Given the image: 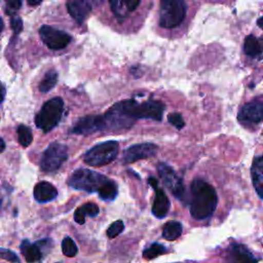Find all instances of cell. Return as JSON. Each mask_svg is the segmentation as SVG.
Segmentation results:
<instances>
[{"mask_svg":"<svg viewBox=\"0 0 263 263\" xmlns=\"http://www.w3.org/2000/svg\"><path fill=\"white\" fill-rule=\"evenodd\" d=\"M111 181V179L106 176L87 170V168H79L73 172L71 177L69 178L68 184L70 187L76 190H83L87 192H98Z\"/></svg>","mask_w":263,"mask_h":263,"instance_id":"3","label":"cell"},{"mask_svg":"<svg viewBox=\"0 0 263 263\" xmlns=\"http://www.w3.org/2000/svg\"><path fill=\"white\" fill-rule=\"evenodd\" d=\"M167 121L178 129L183 128L184 125H185L184 119H183V117L180 113H171V114H168L167 115Z\"/></svg>","mask_w":263,"mask_h":263,"instance_id":"28","label":"cell"},{"mask_svg":"<svg viewBox=\"0 0 263 263\" xmlns=\"http://www.w3.org/2000/svg\"><path fill=\"white\" fill-rule=\"evenodd\" d=\"M62 252L67 257H74L78 253L77 246L71 237L66 236L63 239V241H62Z\"/></svg>","mask_w":263,"mask_h":263,"instance_id":"26","label":"cell"},{"mask_svg":"<svg viewBox=\"0 0 263 263\" xmlns=\"http://www.w3.org/2000/svg\"><path fill=\"white\" fill-rule=\"evenodd\" d=\"M158 175L161 178L164 186L180 200H183L186 195L185 187L182 179L177 175V173L166 163L159 162L157 164Z\"/></svg>","mask_w":263,"mask_h":263,"instance_id":"8","label":"cell"},{"mask_svg":"<svg viewBox=\"0 0 263 263\" xmlns=\"http://www.w3.org/2000/svg\"><path fill=\"white\" fill-rule=\"evenodd\" d=\"M251 175L254 188L263 199V155L254 159L251 167Z\"/></svg>","mask_w":263,"mask_h":263,"instance_id":"18","label":"cell"},{"mask_svg":"<svg viewBox=\"0 0 263 263\" xmlns=\"http://www.w3.org/2000/svg\"><path fill=\"white\" fill-rule=\"evenodd\" d=\"M4 2L6 6V11L10 15H13L14 12H16L22 5V0H4Z\"/></svg>","mask_w":263,"mask_h":263,"instance_id":"30","label":"cell"},{"mask_svg":"<svg viewBox=\"0 0 263 263\" xmlns=\"http://www.w3.org/2000/svg\"><path fill=\"white\" fill-rule=\"evenodd\" d=\"M182 224L178 221H168L164 224L162 236L167 240L177 239L182 233Z\"/></svg>","mask_w":263,"mask_h":263,"instance_id":"22","label":"cell"},{"mask_svg":"<svg viewBox=\"0 0 263 263\" xmlns=\"http://www.w3.org/2000/svg\"><path fill=\"white\" fill-rule=\"evenodd\" d=\"M238 121L246 125L251 126L263 121V102L259 100L251 101L245 104L237 115Z\"/></svg>","mask_w":263,"mask_h":263,"instance_id":"11","label":"cell"},{"mask_svg":"<svg viewBox=\"0 0 263 263\" xmlns=\"http://www.w3.org/2000/svg\"><path fill=\"white\" fill-rule=\"evenodd\" d=\"M39 36L42 42L52 50L65 48L72 39L68 33L48 25H43L39 28Z\"/></svg>","mask_w":263,"mask_h":263,"instance_id":"9","label":"cell"},{"mask_svg":"<svg viewBox=\"0 0 263 263\" xmlns=\"http://www.w3.org/2000/svg\"><path fill=\"white\" fill-rule=\"evenodd\" d=\"M58 82V73L54 70H49L44 75L43 79L39 83V90L41 92H48L51 90Z\"/></svg>","mask_w":263,"mask_h":263,"instance_id":"23","label":"cell"},{"mask_svg":"<svg viewBox=\"0 0 263 263\" xmlns=\"http://www.w3.org/2000/svg\"><path fill=\"white\" fill-rule=\"evenodd\" d=\"M243 51L251 58H257L262 52V45L254 35H248L243 42Z\"/></svg>","mask_w":263,"mask_h":263,"instance_id":"21","label":"cell"},{"mask_svg":"<svg viewBox=\"0 0 263 263\" xmlns=\"http://www.w3.org/2000/svg\"><path fill=\"white\" fill-rule=\"evenodd\" d=\"M58 195L57 188L46 181H41L34 188V197L38 202H48L53 200Z\"/></svg>","mask_w":263,"mask_h":263,"instance_id":"17","label":"cell"},{"mask_svg":"<svg viewBox=\"0 0 263 263\" xmlns=\"http://www.w3.org/2000/svg\"><path fill=\"white\" fill-rule=\"evenodd\" d=\"M16 133H17L18 143L23 147H28L32 143L33 135H32V130L29 126L21 124V125H18Z\"/></svg>","mask_w":263,"mask_h":263,"instance_id":"24","label":"cell"},{"mask_svg":"<svg viewBox=\"0 0 263 263\" xmlns=\"http://www.w3.org/2000/svg\"><path fill=\"white\" fill-rule=\"evenodd\" d=\"M27 1L30 6H37L42 2V0H27Z\"/></svg>","mask_w":263,"mask_h":263,"instance_id":"32","label":"cell"},{"mask_svg":"<svg viewBox=\"0 0 263 263\" xmlns=\"http://www.w3.org/2000/svg\"><path fill=\"white\" fill-rule=\"evenodd\" d=\"M166 252V249L163 245L161 243H152L150 247H148L147 249L144 250L143 252V257L147 260H151L163 253Z\"/></svg>","mask_w":263,"mask_h":263,"instance_id":"25","label":"cell"},{"mask_svg":"<svg viewBox=\"0 0 263 263\" xmlns=\"http://www.w3.org/2000/svg\"><path fill=\"white\" fill-rule=\"evenodd\" d=\"M148 184L155 191V197H154V201L152 204V214L156 218L162 219L167 215L171 202H170L166 194L164 193V191L160 188L158 181L154 177H150L148 179Z\"/></svg>","mask_w":263,"mask_h":263,"instance_id":"13","label":"cell"},{"mask_svg":"<svg viewBox=\"0 0 263 263\" xmlns=\"http://www.w3.org/2000/svg\"><path fill=\"white\" fill-rule=\"evenodd\" d=\"M257 25H258L261 29H263V16H261L260 18H258V21H257Z\"/></svg>","mask_w":263,"mask_h":263,"instance_id":"33","label":"cell"},{"mask_svg":"<svg viewBox=\"0 0 263 263\" xmlns=\"http://www.w3.org/2000/svg\"><path fill=\"white\" fill-rule=\"evenodd\" d=\"M0 256H1L2 259L7 260V261H9V262H12V263H20V258L17 257V255H16L14 252H12V251H10V250H8V249L1 248V250H0Z\"/></svg>","mask_w":263,"mask_h":263,"instance_id":"29","label":"cell"},{"mask_svg":"<svg viewBox=\"0 0 263 263\" xmlns=\"http://www.w3.org/2000/svg\"><path fill=\"white\" fill-rule=\"evenodd\" d=\"M119 144L116 141H106L91 147L84 155L83 160L90 166H103L112 162L118 154Z\"/></svg>","mask_w":263,"mask_h":263,"instance_id":"6","label":"cell"},{"mask_svg":"<svg viewBox=\"0 0 263 263\" xmlns=\"http://www.w3.org/2000/svg\"><path fill=\"white\" fill-rule=\"evenodd\" d=\"M4 97H5V86L4 84L2 85V101L4 100Z\"/></svg>","mask_w":263,"mask_h":263,"instance_id":"35","label":"cell"},{"mask_svg":"<svg viewBox=\"0 0 263 263\" xmlns=\"http://www.w3.org/2000/svg\"><path fill=\"white\" fill-rule=\"evenodd\" d=\"M124 229V224L121 220H117L113 222L107 229V236L109 238H114L118 236Z\"/></svg>","mask_w":263,"mask_h":263,"instance_id":"27","label":"cell"},{"mask_svg":"<svg viewBox=\"0 0 263 263\" xmlns=\"http://www.w3.org/2000/svg\"><path fill=\"white\" fill-rule=\"evenodd\" d=\"M10 26H11V29L13 30V32L15 34H18L23 30L22 18L18 15H16V14L11 15V17H10Z\"/></svg>","mask_w":263,"mask_h":263,"instance_id":"31","label":"cell"},{"mask_svg":"<svg viewBox=\"0 0 263 263\" xmlns=\"http://www.w3.org/2000/svg\"><path fill=\"white\" fill-rule=\"evenodd\" d=\"M226 263H257L258 259L243 245L232 243L228 247L225 255Z\"/></svg>","mask_w":263,"mask_h":263,"instance_id":"14","label":"cell"},{"mask_svg":"<svg viewBox=\"0 0 263 263\" xmlns=\"http://www.w3.org/2000/svg\"><path fill=\"white\" fill-rule=\"evenodd\" d=\"M186 3L184 0H160L159 25L165 29L178 27L186 16Z\"/></svg>","mask_w":263,"mask_h":263,"instance_id":"5","label":"cell"},{"mask_svg":"<svg viewBox=\"0 0 263 263\" xmlns=\"http://www.w3.org/2000/svg\"><path fill=\"white\" fill-rule=\"evenodd\" d=\"M64 111V102L60 97L46 101L35 116V124L44 133L50 132L60 122Z\"/></svg>","mask_w":263,"mask_h":263,"instance_id":"4","label":"cell"},{"mask_svg":"<svg viewBox=\"0 0 263 263\" xmlns=\"http://www.w3.org/2000/svg\"><path fill=\"white\" fill-rule=\"evenodd\" d=\"M103 129H106L104 115H86L74 123L71 132L76 135L88 136Z\"/></svg>","mask_w":263,"mask_h":263,"instance_id":"10","label":"cell"},{"mask_svg":"<svg viewBox=\"0 0 263 263\" xmlns=\"http://www.w3.org/2000/svg\"><path fill=\"white\" fill-rule=\"evenodd\" d=\"M21 252L28 263H34L41 259L42 254L36 243H31L29 240H23L21 243Z\"/></svg>","mask_w":263,"mask_h":263,"instance_id":"19","label":"cell"},{"mask_svg":"<svg viewBox=\"0 0 263 263\" xmlns=\"http://www.w3.org/2000/svg\"><path fill=\"white\" fill-rule=\"evenodd\" d=\"M190 214L195 220L209 218L216 210L218 196L212 185L201 179H194L191 183Z\"/></svg>","mask_w":263,"mask_h":263,"instance_id":"1","label":"cell"},{"mask_svg":"<svg viewBox=\"0 0 263 263\" xmlns=\"http://www.w3.org/2000/svg\"><path fill=\"white\" fill-rule=\"evenodd\" d=\"M5 149V143L3 141V139H1V152H3Z\"/></svg>","mask_w":263,"mask_h":263,"instance_id":"34","label":"cell"},{"mask_svg":"<svg viewBox=\"0 0 263 263\" xmlns=\"http://www.w3.org/2000/svg\"><path fill=\"white\" fill-rule=\"evenodd\" d=\"M123 116L127 119L135 121L137 119H153L160 121L163 116V111L165 106L160 101L156 100H146L138 102L134 99L123 100L113 105Z\"/></svg>","mask_w":263,"mask_h":263,"instance_id":"2","label":"cell"},{"mask_svg":"<svg viewBox=\"0 0 263 263\" xmlns=\"http://www.w3.org/2000/svg\"><path fill=\"white\" fill-rule=\"evenodd\" d=\"M99 212H100V209L96 203L87 202V203H84L82 206L76 209L74 213V220L76 223L81 225V224H84L86 216L95 217L99 214Z\"/></svg>","mask_w":263,"mask_h":263,"instance_id":"20","label":"cell"},{"mask_svg":"<svg viewBox=\"0 0 263 263\" xmlns=\"http://www.w3.org/2000/svg\"><path fill=\"white\" fill-rule=\"evenodd\" d=\"M114 15L118 18L126 17L130 12L136 10L141 0H108Z\"/></svg>","mask_w":263,"mask_h":263,"instance_id":"16","label":"cell"},{"mask_svg":"<svg viewBox=\"0 0 263 263\" xmlns=\"http://www.w3.org/2000/svg\"><path fill=\"white\" fill-rule=\"evenodd\" d=\"M68 158V148L60 143H51L43 152L40 159V168L43 172H55Z\"/></svg>","mask_w":263,"mask_h":263,"instance_id":"7","label":"cell"},{"mask_svg":"<svg viewBox=\"0 0 263 263\" xmlns=\"http://www.w3.org/2000/svg\"><path fill=\"white\" fill-rule=\"evenodd\" d=\"M157 152V146L153 143H141L129 146L124 150L122 161L124 163H132L140 159L152 157Z\"/></svg>","mask_w":263,"mask_h":263,"instance_id":"12","label":"cell"},{"mask_svg":"<svg viewBox=\"0 0 263 263\" xmlns=\"http://www.w3.org/2000/svg\"><path fill=\"white\" fill-rule=\"evenodd\" d=\"M92 8V0H68L67 9L70 15L78 23L82 24L88 16Z\"/></svg>","mask_w":263,"mask_h":263,"instance_id":"15","label":"cell"}]
</instances>
